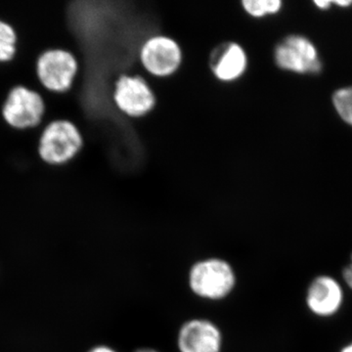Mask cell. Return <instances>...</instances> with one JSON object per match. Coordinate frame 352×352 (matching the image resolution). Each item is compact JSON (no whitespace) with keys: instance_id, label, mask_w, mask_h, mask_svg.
Returning <instances> with one entry per match:
<instances>
[{"instance_id":"6da1fadb","label":"cell","mask_w":352,"mask_h":352,"mask_svg":"<svg viewBox=\"0 0 352 352\" xmlns=\"http://www.w3.org/2000/svg\"><path fill=\"white\" fill-rule=\"evenodd\" d=\"M235 285L232 266L223 259H204L194 264L190 270V289L201 298L221 300L233 291Z\"/></svg>"},{"instance_id":"7a4b0ae2","label":"cell","mask_w":352,"mask_h":352,"mask_svg":"<svg viewBox=\"0 0 352 352\" xmlns=\"http://www.w3.org/2000/svg\"><path fill=\"white\" fill-rule=\"evenodd\" d=\"M82 133L75 124L66 120L50 122L39 138L38 154L48 164H64L80 153Z\"/></svg>"},{"instance_id":"3957f363","label":"cell","mask_w":352,"mask_h":352,"mask_svg":"<svg viewBox=\"0 0 352 352\" xmlns=\"http://www.w3.org/2000/svg\"><path fill=\"white\" fill-rule=\"evenodd\" d=\"M78 63L69 51L50 50L39 56L36 74L41 85L53 92L67 91L75 82Z\"/></svg>"},{"instance_id":"277c9868","label":"cell","mask_w":352,"mask_h":352,"mask_svg":"<svg viewBox=\"0 0 352 352\" xmlns=\"http://www.w3.org/2000/svg\"><path fill=\"white\" fill-rule=\"evenodd\" d=\"M44 111L43 97L38 92L20 85L9 92L2 107V117L13 129H28L41 124Z\"/></svg>"},{"instance_id":"5b68a950","label":"cell","mask_w":352,"mask_h":352,"mask_svg":"<svg viewBox=\"0 0 352 352\" xmlns=\"http://www.w3.org/2000/svg\"><path fill=\"white\" fill-rule=\"evenodd\" d=\"M113 101L120 112L131 118L144 117L156 105L150 85L138 76H120L113 89Z\"/></svg>"},{"instance_id":"8992f818","label":"cell","mask_w":352,"mask_h":352,"mask_svg":"<svg viewBox=\"0 0 352 352\" xmlns=\"http://www.w3.org/2000/svg\"><path fill=\"white\" fill-rule=\"evenodd\" d=\"M140 61L152 76L166 78L179 69L182 62V48L175 39L168 36H152L141 47Z\"/></svg>"},{"instance_id":"52a82bcc","label":"cell","mask_w":352,"mask_h":352,"mask_svg":"<svg viewBox=\"0 0 352 352\" xmlns=\"http://www.w3.org/2000/svg\"><path fill=\"white\" fill-rule=\"evenodd\" d=\"M280 68L296 73H314L320 69L314 44L300 36H289L281 41L274 52Z\"/></svg>"},{"instance_id":"ba28073f","label":"cell","mask_w":352,"mask_h":352,"mask_svg":"<svg viewBox=\"0 0 352 352\" xmlns=\"http://www.w3.org/2000/svg\"><path fill=\"white\" fill-rule=\"evenodd\" d=\"M222 336L212 322L193 319L183 324L177 337L180 352H220Z\"/></svg>"},{"instance_id":"9c48e42d","label":"cell","mask_w":352,"mask_h":352,"mask_svg":"<svg viewBox=\"0 0 352 352\" xmlns=\"http://www.w3.org/2000/svg\"><path fill=\"white\" fill-rule=\"evenodd\" d=\"M305 302L312 314L326 318L339 312L344 302V291L333 277L319 275L308 286Z\"/></svg>"},{"instance_id":"30bf717a","label":"cell","mask_w":352,"mask_h":352,"mask_svg":"<svg viewBox=\"0 0 352 352\" xmlns=\"http://www.w3.org/2000/svg\"><path fill=\"white\" fill-rule=\"evenodd\" d=\"M210 71L220 82H232L244 75L248 66V57L240 44H219L210 53Z\"/></svg>"},{"instance_id":"8fae6325","label":"cell","mask_w":352,"mask_h":352,"mask_svg":"<svg viewBox=\"0 0 352 352\" xmlns=\"http://www.w3.org/2000/svg\"><path fill=\"white\" fill-rule=\"evenodd\" d=\"M17 50V34L10 24L0 20V63L12 60Z\"/></svg>"},{"instance_id":"7c38bea8","label":"cell","mask_w":352,"mask_h":352,"mask_svg":"<svg viewBox=\"0 0 352 352\" xmlns=\"http://www.w3.org/2000/svg\"><path fill=\"white\" fill-rule=\"evenodd\" d=\"M245 13L254 18L276 14L281 9L280 0H245L242 2Z\"/></svg>"},{"instance_id":"4fadbf2b","label":"cell","mask_w":352,"mask_h":352,"mask_svg":"<svg viewBox=\"0 0 352 352\" xmlns=\"http://www.w3.org/2000/svg\"><path fill=\"white\" fill-rule=\"evenodd\" d=\"M333 100L342 119L352 126V87L336 92Z\"/></svg>"},{"instance_id":"5bb4252c","label":"cell","mask_w":352,"mask_h":352,"mask_svg":"<svg viewBox=\"0 0 352 352\" xmlns=\"http://www.w3.org/2000/svg\"><path fill=\"white\" fill-rule=\"evenodd\" d=\"M342 279L349 289H352V263L347 264L342 270Z\"/></svg>"},{"instance_id":"9a60e30c","label":"cell","mask_w":352,"mask_h":352,"mask_svg":"<svg viewBox=\"0 0 352 352\" xmlns=\"http://www.w3.org/2000/svg\"><path fill=\"white\" fill-rule=\"evenodd\" d=\"M88 352H117L113 351V349H111V347L105 346H99L94 347L91 351Z\"/></svg>"},{"instance_id":"2e32d148","label":"cell","mask_w":352,"mask_h":352,"mask_svg":"<svg viewBox=\"0 0 352 352\" xmlns=\"http://www.w3.org/2000/svg\"><path fill=\"white\" fill-rule=\"evenodd\" d=\"M315 4L316 6H318L322 9H326L329 8V6H330L331 1H328V0H321V1H315Z\"/></svg>"},{"instance_id":"e0dca14e","label":"cell","mask_w":352,"mask_h":352,"mask_svg":"<svg viewBox=\"0 0 352 352\" xmlns=\"http://www.w3.org/2000/svg\"><path fill=\"white\" fill-rule=\"evenodd\" d=\"M332 3L338 4V6H351L352 2L351 0H344V1H342V0H338V1H332Z\"/></svg>"},{"instance_id":"ac0fdd59","label":"cell","mask_w":352,"mask_h":352,"mask_svg":"<svg viewBox=\"0 0 352 352\" xmlns=\"http://www.w3.org/2000/svg\"><path fill=\"white\" fill-rule=\"evenodd\" d=\"M340 352H352V342L351 344H349L347 346H344Z\"/></svg>"},{"instance_id":"d6986e66","label":"cell","mask_w":352,"mask_h":352,"mask_svg":"<svg viewBox=\"0 0 352 352\" xmlns=\"http://www.w3.org/2000/svg\"><path fill=\"white\" fill-rule=\"evenodd\" d=\"M136 352H157V351H155V349H139V351H138Z\"/></svg>"},{"instance_id":"ffe728a7","label":"cell","mask_w":352,"mask_h":352,"mask_svg":"<svg viewBox=\"0 0 352 352\" xmlns=\"http://www.w3.org/2000/svg\"><path fill=\"white\" fill-rule=\"evenodd\" d=\"M351 263H352V254H351Z\"/></svg>"}]
</instances>
